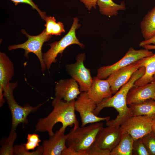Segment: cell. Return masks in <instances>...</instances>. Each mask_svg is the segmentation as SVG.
Instances as JSON below:
<instances>
[{"label": "cell", "instance_id": "obj_1", "mask_svg": "<svg viewBox=\"0 0 155 155\" xmlns=\"http://www.w3.org/2000/svg\"><path fill=\"white\" fill-rule=\"evenodd\" d=\"M75 100L67 102L54 98L51 103L53 110L47 117L39 120L35 126V131L47 132L51 136L54 134L53 127L58 123L62 124L60 129L62 131H65L67 127L73 125V129L77 127L79 122L75 113Z\"/></svg>", "mask_w": 155, "mask_h": 155}, {"label": "cell", "instance_id": "obj_2", "mask_svg": "<svg viewBox=\"0 0 155 155\" xmlns=\"http://www.w3.org/2000/svg\"><path fill=\"white\" fill-rule=\"evenodd\" d=\"M142 72L140 70L136 71L133 75L129 80L123 85L111 97L103 100L97 105L94 111V114L98 116L103 108L112 107L115 108L118 113L117 117L114 119L106 121V126H120L129 118L133 116L131 111L127 103L128 93L133 86L135 81L143 75Z\"/></svg>", "mask_w": 155, "mask_h": 155}, {"label": "cell", "instance_id": "obj_3", "mask_svg": "<svg viewBox=\"0 0 155 155\" xmlns=\"http://www.w3.org/2000/svg\"><path fill=\"white\" fill-rule=\"evenodd\" d=\"M103 125L102 122H98L72 129L67 134L66 144L67 148L64 151L65 154L82 155V151L87 150L94 142Z\"/></svg>", "mask_w": 155, "mask_h": 155}, {"label": "cell", "instance_id": "obj_4", "mask_svg": "<svg viewBox=\"0 0 155 155\" xmlns=\"http://www.w3.org/2000/svg\"><path fill=\"white\" fill-rule=\"evenodd\" d=\"M18 86L17 82H10L4 91L3 94L5 98L10 110L12 116L11 129L16 130L21 123L27 124L28 122V115L31 113L35 112L45 102L33 106L28 104L21 106L15 100L13 94L14 90Z\"/></svg>", "mask_w": 155, "mask_h": 155}, {"label": "cell", "instance_id": "obj_5", "mask_svg": "<svg viewBox=\"0 0 155 155\" xmlns=\"http://www.w3.org/2000/svg\"><path fill=\"white\" fill-rule=\"evenodd\" d=\"M78 20L75 18L71 27L67 34L60 40L49 44L50 49L46 53H43V61L46 68L49 69L53 63L57 61L56 58L58 55L61 54L66 48L72 44H77L81 48L84 45L81 43L77 38L76 35V30L80 26L78 24Z\"/></svg>", "mask_w": 155, "mask_h": 155}, {"label": "cell", "instance_id": "obj_6", "mask_svg": "<svg viewBox=\"0 0 155 155\" xmlns=\"http://www.w3.org/2000/svg\"><path fill=\"white\" fill-rule=\"evenodd\" d=\"M153 54L152 51L145 49L135 50L132 47H130L125 55L116 63L111 65L102 66L98 68L96 77L101 79H106L117 70Z\"/></svg>", "mask_w": 155, "mask_h": 155}, {"label": "cell", "instance_id": "obj_7", "mask_svg": "<svg viewBox=\"0 0 155 155\" xmlns=\"http://www.w3.org/2000/svg\"><path fill=\"white\" fill-rule=\"evenodd\" d=\"M21 32L28 38L27 40L21 44L10 45L8 47V50L10 51L18 49H23L25 50L24 56L26 58H28L29 53H34L39 59L41 70L43 72L46 67L43 61L42 48L44 43L48 41L52 35H47L45 29L40 34L36 36L29 35L24 29L22 30Z\"/></svg>", "mask_w": 155, "mask_h": 155}, {"label": "cell", "instance_id": "obj_8", "mask_svg": "<svg viewBox=\"0 0 155 155\" xmlns=\"http://www.w3.org/2000/svg\"><path fill=\"white\" fill-rule=\"evenodd\" d=\"M97 105L89 97L87 92H81L74 103L75 110L78 113L80 117L81 126H84L88 124L106 121L110 120L109 116L100 117L94 114V111Z\"/></svg>", "mask_w": 155, "mask_h": 155}, {"label": "cell", "instance_id": "obj_9", "mask_svg": "<svg viewBox=\"0 0 155 155\" xmlns=\"http://www.w3.org/2000/svg\"><path fill=\"white\" fill-rule=\"evenodd\" d=\"M86 59L84 53L79 54L76 58V62L65 66L67 73L78 83L81 92H87L92 82L90 70L85 67L84 61Z\"/></svg>", "mask_w": 155, "mask_h": 155}, {"label": "cell", "instance_id": "obj_10", "mask_svg": "<svg viewBox=\"0 0 155 155\" xmlns=\"http://www.w3.org/2000/svg\"><path fill=\"white\" fill-rule=\"evenodd\" d=\"M153 120L146 115L132 116L120 126L122 134H129L134 140L141 138L152 131Z\"/></svg>", "mask_w": 155, "mask_h": 155}, {"label": "cell", "instance_id": "obj_11", "mask_svg": "<svg viewBox=\"0 0 155 155\" xmlns=\"http://www.w3.org/2000/svg\"><path fill=\"white\" fill-rule=\"evenodd\" d=\"M122 134L120 126L103 127L98 133L94 142L100 149L111 152L119 143Z\"/></svg>", "mask_w": 155, "mask_h": 155}, {"label": "cell", "instance_id": "obj_12", "mask_svg": "<svg viewBox=\"0 0 155 155\" xmlns=\"http://www.w3.org/2000/svg\"><path fill=\"white\" fill-rule=\"evenodd\" d=\"M142 66L140 59L117 70L110 74L106 79L110 83L112 94H115L127 83L133 73Z\"/></svg>", "mask_w": 155, "mask_h": 155}, {"label": "cell", "instance_id": "obj_13", "mask_svg": "<svg viewBox=\"0 0 155 155\" xmlns=\"http://www.w3.org/2000/svg\"><path fill=\"white\" fill-rule=\"evenodd\" d=\"M55 97L69 102L78 98L81 92L77 82L72 78L60 80L55 86Z\"/></svg>", "mask_w": 155, "mask_h": 155}, {"label": "cell", "instance_id": "obj_14", "mask_svg": "<svg viewBox=\"0 0 155 155\" xmlns=\"http://www.w3.org/2000/svg\"><path fill=\"white\" fill-rule=\"evenodd\" d=\"M13 64L6 55L0 53V106L5 103L3 92L14 74Z\"/></svg>", "mask_w": 155, "mask_h": 155}, {"label": "cell", "instance_id": "obj_15", "mask_svg": "<svg viewBox=\"0 0 155 155\" xmlns=\"http://www.w3.org/2000/svg\"><path fill=\"white\" fill-rule=\"evenodd\" d=\"M65 131L60 129L57 130L49 139L43 140L42 145L43 155H61L63 152L67 148L66 142L67 134Z\"/></svg>", "mask_w": 155, "mask_h": 155}, {"label": "cell", "instance_id": "obj_16", "mask_svg": "<svg viewBox=\"0 0 155 155\" xmlns=\"http://www.w3.org/2000/svg\"><path fill=\"white\" fill-rule=\"evenodd\" d=\"M155 80L139 86H133L129 91L127 98L128 105L142 102L149 99L154 100Z\"/></svg>", "mask_w": 155, "mask_h": 155}, {"label": "cell", "instance_id": "obj_17", "mask_svg": "<svg viewBox=\"0 0 155 155\" xmlns=\"http://www.w3.org/2000/svg\"><path fill=\"white\" fill-rule=\"evenodd\" d=\"M87 93L89 97L97 105L112 95L108 80L101 79L96 77L93 78L91 86Z\"/></svg>", "mask_w": 155, "mask_h": 155}, {"label": "cell", "instance_id": "obj_18", "mask_svg": "<svg viewBox=\"0 0 155 155\" xmlns=\"http://www.w3.org/2000/svg\"><path fill=\"white\" fill-rule=\"evenodd\" d=\"M142 65L145 68L143 75L137 80L134 85L139 86L154 81L155 75V54L141 59Z\"/></svg>", "mask_w": 155, "mask_h": 155}, {"label": "cell", "instance_id": "obj_19", "mask_svg": "<svg viewBox=\"0 0 155 155\" xmlns=\"http://www.w3.org/2000/svg\"><path fill=\"white\" fill-rule=\"evenodd\" d=\"M133 116L146 115L155 119V100L149 99L138 104L128 105Z\"/></svg>", "mask_w": 155, "mask_h": 155}, {"label": "cell", "instance_id": "obj_20", "mask_svg": "<svg viewBox=\"0 0 155 155\" xmlns=\"http://www.w3.org/2000/svg\"><path fill=\"white\" fill-rule=\"evenodd\" d=\"M140 27L144 40L149 39L155 34V6L144 17Z\"/></svg>", "mask_w": 155, "mask_h": 155}, {"label": "cell", "instance_id": "obj_21", "mask_svg": "<svg viewBox=\"0 0 155 155\" xmlns=\"http://www.w3.org/2000/svg\"><path fill=\"white\" fill-rule=\"evenodd\" d=\"M134 141L129 134H123L119 143L111 151L110 155H132Z\"/></svg>", "mask_w": 155, "mask_h": 155}, {"label": "cell", "instance_id": "obj_22", "mask_svg": "<svg viewBox=\"0 0 155 155\" xmlns=\"http://www.w3.org/2000/svg\"><path fill=\"white\" fill-rule=\"evenodd\" d=\"M97 4L100 13L108 16H116L118 11L126 9L124 1L119 4L115 3L113 0H97Z\"/></svg>", "mask_w": 155, "mask_h": 155}, {"label": "cell", "instance_id": "obj_23", "mask_svg": "<svg viewBox=\"0 0 155 155\" xmlns=\"http://www.w3.org/2000/svg\"><path fill=\"white\" fill-rule=\"evenodd\" d=\"M45 20L46 22L45 30L47 35L60 36L65 32L63 23L60 22H56L54 17L46 16Z\"/></svg>", "mask_w": 155, "mask_h": 155}, {"label": "cell", "instance_id": "obj_24", "mask_svg": "<svg viewBox=\"0 0 155 155\" xmlns=\"http://www.w3.org/2000/svg\"><path fill=\"white\" fill-rule=\"evenodd\" d=\"M16 130L11 129L9 136L5 141L0 149V155H13V144L17 136Z\"/></svg>", "mask_w": 155, "mask_h": 155}, {"label": "cell", "instance_id": "obj_25", "mask_svg": "<svg viewBox=\"0 0 155 155\" xmlns=\"http://www.w3.org/2000/svg\"><path fill=\"white\" fill-rule=\"evenodd\" d=\"M43 149L42 146H38L35 151L30 152L25 148L24 144H16L14 146L13 155H42Z\"/></svg>", "mask_w": 155, "mask_h": 155}, {"label": "cell", "instance_id": "obj_26", "mask_svg": "<svg viewBox=\"0 0 155 155\" xmlns=\"http://www.w3.org/2000/svg\"><path fill=\"white\" fill-rule=\"evenodd\" d=\"M150 155H155V132L152 131L141 138Z\"/></svg>", "mask_w": 155, "mask_h": 155}, {"label": "cell", "instance_id": "obj_27", "mask_svg": "<svg viewBox=\"0 0 155 155\" xmlns=\"http://www.w3.org/2000/svg\"><path fill=\"white\" fill-rule=\"evenodd\" d=\"M132 155H150L141 138L134 140Z\"/></svg>", "mask_w": 155, "mask_h": 155}, {"label": "cell", "instance_id": "obj_28", "mask_svg": "<svg viewBox=\"0 0 155 155\" xmlns=\"http://www.w3.org/2000/svg\"><path fill=\"white\" fill-rule=\"evenodd\" d=\"M39 137L36 133L28 134L27 142L24 144L26 149L28 150H33L36 147L39 146V143L41 142Z\"/></svg>", "mask_w": 155, "mask_h": 155}, {"label": "cell", "instance_id": "obj_29", "mask_svg": "<svg viewBox=\"0 0 155 155\" xmlns=\"http://www.w3.org/2000/svg\"><path fill=\"white\" fill-rule=\"evenodd\" d=\"M86 150V155H110L111 152L100 149L94 142Z\"/></svg>", "mask_w": 155, "mask_h": 155}, {"label": "cell", "instance_id": "obj_30", "mask_svg": "<svg viewBox=\"0 0 155 155\" xmlns=\"http://www.w3.org/2000/svg\"><path fill=\"white\" fill-rule=\"evenodd\" d=\"M17 5L19 3H25L29 5L32 7L34 9H35L38 12L42 19L43 20H45L46 17V13L41 11L38 8L37 5H36L32 0H10Z\"/></svg>", "mask_w": 155, "mask_h": 155}, {"label": "cell", "instance_id": "obj_31", "mask_svg": "<svg viewBox=\"0 0 155 155\" xmlns=\"http://www.w3.org/2000/svg\"><path fill=\"white\" fill-rule=\"evenodd\" d=\"M85 5L88 10H90L92 7L96 8L97 0H80Z\"/></svg>", "mask_w": 155, "mask_h": 155}, {"label": "cell", "instance_id": "obj_32", "mask_svg": "<svg viewBox=\"0 0 155 155\" xmlns=\"http://www.w3.org/2000/svg\"><path fill=\"white\" fill-rule=\"evenodd\" d=\"M152 44L155 45V34L149 39L144 40L140 42L139 44V46L142 47L145 45L151 44Z\"/></svg>", "mask_w": 155, "mask_h": 155}, {"label": "cell", "instance_id": "obj_33", "mask_svg": "<svg viewBox=\"0 0 155 155\" xmlns=\"http://www.w3.org/2000/svg\"><path fill=\"white\" fill-rule=\"evenodd\" d=\"M144 49L148 50L155 49V45L148 44L142 46Z\"/></svg>", "mask_w": 155, "mask_h": 155}, {"label": "cell", "instance_id": "obj_34", "mask_svg": "<svg viewBox=\"0 0 155 155\" xmlns=\"http://www.w3.org/2000/svg\"><path fill=\"white\" fill-rule=\"evenodd\" d=\"M152 131L155 132V119H153V120Z\"/></svg>", "mask_w": 155, "mask_h": 155}, {"label": "cell", "instance_id": "obj_35", "mask_svg": "<svg viewBox=\"0 0 155 155\" xmlns=\"http://www.w3.org/2000/svg\"><path fill=\"white\" fill-rule=\"evenodd\" d=\"M155 80V75L154 76V81Z\"/></svg>", "mask_w": 155, "mask_h": 155}, {"label": "cell", "instance_id": "obj_36", "mask_svg": "<svg viewBox=\"0 0 155 155\" xmlns=\"http://www.w3.org/2000/svg\"><path fill=\"white\" fill-rule=\"evenodd\" d=\"M154 100H155V99H154Z\"/></svg>", "mask_w": 155, "mask_h": 155}]
</instances>
